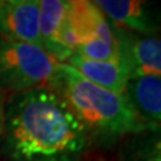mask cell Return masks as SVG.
Listing matches in <instances>:
<instances>
[{
	"mask_svg": "<svg viewBox=\"0 0 161 161\" xmlns=\"http://www.w3.org/2000/svg\"><path fill=\"white\" fill-rule=\"evenodd\" d=\"M0 38L42 47L38 0L0 2Z\"/></svg>",
	"mask_w": 161,
	"mask_h": 161,
	"instance_id": "7",
	"label": "cell"
},
{
	"mask_svg": "<svg viewBox=\"0 0 161 161\" xmlns=\"http://www.w3.org/2000/svg\"><path fill=\"white\" fill-rule=\"evenodd\" d=\"M113 27L138 35H156L161 26V6L141 0L94 2Z\"/></svg>",
	"mask_w": 161,
	"mask_h": 161,
	"instance_id": "5",
	"label": "cell"
},
{
	"mask_svg": "<svg viewBox=\"0 0 161 161\" xmlns=\"http://www.w3.org/2000/svg\"><path fill=\"white\" fill-rule=\"evenodd\" d=\"M48 86L66 101L92 138L134 136L149 126L137 114L126 94L89 82L66 63H59Z\"/></svg>",
	"mask_w": 161,
	"mask_h": 161,
	"instance_id": "2",
	"label": "cell"
},
{
	"mask_svg": "<svg viewBox=\"0 0 161 161\" xmlns=\"http://www.w3.org/2000/svg\"><path fill=\"white\" fill-rule=\"evenodd\" d=\"M75 54L90 60H114L119 59L117 42H106L102 39H92L77 47Z\"/></svg>",
	"mask_w": 161,
	"mask_h": 161,
	"instance_id": "12",
	"label": "cell"
},
{
	"mask_svg": "<svg viewBox=\"0 0 161 161\" xmlns=\"http://www.w3.org/2000/svg\"><path fill=\"white\" fill-rule=\"evenodd\" d=\"M125 94L137 114L148 125H161L160 75H140L130 78Z\"/></svg>",
	"mask_w": 161,
	"mask_h": 161,
	"instance_id": "9",
	"label": "cell"
},
{
	"mask_svg": "<svg viewBox=\"0 0 161 161\" xmlns=\"http://www.w3.org/2000/svg\"><path fill=\"white\" fill-rule=\"evenodd\" d=\"M67 2L64 0H42L39 2V34L42 47L57 60L66 63L71 57L59 42L62 23L66 15Z\"/></svg>",
	"mask_w": 161,
	"mask_h": 161,
	"instance_id": "10",
	"label": "cell"
},
{
	"mask_svg": "<svg viewBox=\"0 0 161 161\" xmlns=\"http://www.w3.org/2000/svg\"><path fill=\"white\" fill-rule=\"evenodd\" d=\"M92 39H102L113 43L117 42L113 26L94 2H67L66 15L59 35L62 47L74 54L78 46Z\"/></svg>",
	"mask_w": 161,
	"mask_h": 161,
	"instance_id": "4",
	"label": "cell"
},
{
	"mask_svg": "<svg viewBox=\"0 0 161 161\" xmlns=\"http://www.w3.org/2000/svg\"><path fill=\"white\" fill-rule=\"evenodd\" d=\"M66 64L71 66L85 79L99 87L119 94L126 93L130 74L121 58L114 60H90L74 53L67 59Z\"/></svg>",
	"mask_w": 161,
	"mask_h": 161,
	"instance_id": "8",
	"label": "cell"
},
{
	"mask_svg": "<svg viewBox=\"0 0 161 161\" xmlns=\"http://www.w3.org/2000/svg\"><path fill=\"white\" fill-rule=\"evenodd\" d=\"M119 57L129 70L130 78L140 75L161 77V36L138 35L113 27Z\"/></svg>",
	"mask_w": 161,
	"mask_h": 161,
	"instance_id": "6",
	"label": "cell"
},
{
	"mask_svg": "<svg viewBox=\"0 0 161 161\" xmlns=\"http://www.w3.org/2000/svg\"><path fill=\"white\" fill-rule=\"evenodd\" d=\"M4 102H6V99L3 97V93L0 92V136H2L3 121H4Z\"/></svg>",
	"mask_w": 161,
	"mask_h": 161,
	"instance_id": "13",
	"label": "cell"
},
{
	"mask_svg": "<svg viewBox=\"0 0 161 161\" xmlns=\"http://www.w3.org/2000/svg\"><path fill=\"white\" fill-rule=\"evenodd\" d=\"M59 63L38 44L0 38V92L16 94L48 86Z\"/></svg>",
	"mask_w": 161,
	"mask_h": 161,
	"instance_id": "3",
	"label": "cell"
},
{
	"mask_svg": "<svg viewBox=\"0 0 161 161\" xmlns=\"http://www.w3.org/2000/svg\"><path fill=\"white\" fill-rule=\"evenodd\" d=\"M92 136L50 86L9 94L0 152L8 161H80Z\"/></svg>",
	"mask_w": 161,
	"mask_h": 161,
	"instance_id": "1",
	"label": "cell"
},
{
	"mask_svg": "<svg viewBox=\"0 0 161 161\" xmlns=\"http://www.w3.org/2000/svg\"><path fill=\"white\" fill-rule=\"evenodd\" d=\"M119 156L121 161H161V125H149L130 136Z\"/></svg>",
	"mask_w": 161,
	"mask_h": 161,
	"instance_id": "11",
	"label": "cell"
}]
</instances>
